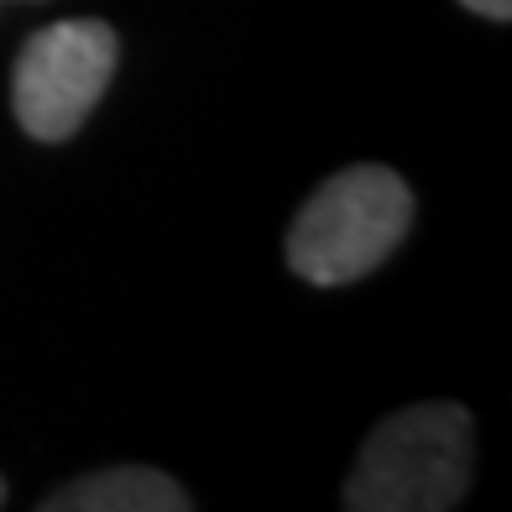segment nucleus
<instances>
[{
    "mask_svg": "<svg viewBox=\"0 0 512 512\" xmlns=\"http://www.w3.org/2000/svg\"><path fill=\"white\" fill-rule=\"evenodd\" d=\"M413 225V194L408 183L366 162L345 168L330 183H319L314 199L298 209L288 225V267L314 288H345L382 267Z\"/></svg>",
    "mask_w": 512,
    "mask_h": 512,
    "instance_id": "obj_2",
    "label": "nucleus"
},
{
    "mask_svg": "<svg viewBox=\"0 0 512 512\" xmlns=\"http://www.w3.org/2000/svg\"><path fill=\"white\" fill-rule=\"evenodd\" d=\"M465 11H476V16H492V21H507L512 16V0H460Z\"/></svg>",
    "mask_w": 512,
    "mask_h": 512,
    "instance_id": "obj_5",
    "label": "nucleus"
},
{
    "mask_svg": "<svg viewBox=\"0 0 512 512\" xmlns=\"http://www.w3.org/2000/svg\"><path fill=\"white\" fill-rule=\"evenodd\" d=\"M115 63H121V42L105 21L84 16L32 32L11 79L21 131L37 142H68L89 121V110L100 105Z\"/></svg>",
    "mask_w": 512,
    "mask_h": 512,
    "instance_id": "obj_3",
    "label": "nucleus"
},
{
    "mask_svg": "<svg viewBox=\"0 0 512 512\" xmlns=\"http://www.w3.org/2000/svg\"><path fill=\"white\" fill-rule=\"evenodd\" d=\"M42 512H189V492L147 465H115L53 492Z\"/></svg>",
    "mask_w": 512,
    "mask_h": 512,
    "instance_id": "obj_4",
    "label": "nucleus"
},
{
    "mask_svg": "<svg viewBox=\"0 0 512 512\" xmlns=\"http://www.w3.org/2000/svg\"><path fill=\"white\" fill-rule=\"evenodd\" d=\"M0 502H6V486H0Z\"/></svg>",
    "mask_w": 512,
    "mask_h": 512,
    "instance_id": "obj_6",
    "label": "nucleus"
},
{
    "mask_svg": "<svg viewBox=\"0 0 512 512\" xmlns=\"http://www.w3.org/2000/svg\"><path fill=\"white\" fill-rule=\"evenodd\" d=\"M471 413L460 403H418L366 434L345 481L351 512H450L471 486Z\"/></svg>",
    "mask_w": 512,
    "mask_h": 512,
    "instance_id": "obj_1",
    "label": "nucleus"
}]
</instances>
